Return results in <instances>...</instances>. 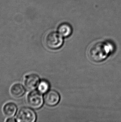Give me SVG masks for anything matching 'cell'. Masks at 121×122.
<instances>
[{
  "label": "cell",
  "instance_id": "obj_1",
  "mask_svg": "<svg viewBox=\"0 0 121 122\" xmlns=\"http://www.w3.org/2000/svg\"><path fill=\"white\" fill-rule=\"evenodd\" d=\"M112 49L111 46L107 43L103 42L94 43L89 48V58L97 63L103 61L108 57Z\"/></svg>",
  "mask_w": 121,
  "mask_h": 122
},
{
  "label": "cell",
  "instance_id": "obj_2",
  "mask_svg": "<svg viewBox=\"0 0 121 122\" xmlns=\"http://www.w3.org/2000/svg\"><path fill=\"white\" fill-rule=\"evenodd\" d=\"M45 41L48 48L51 49H57L62 46L63 39L59 33L52 32L47 36Z\"/></svg>",
  "mask_w": 121,
  "mask_h": 122
},
{
  "label": "cell",
  "instance_id": "obj_3",
  "mask_svg": "<svg viewBox=\"0 0 121 122\" xmlns=\"http://www.w3.org/2000/svg\"><path fill=\"white\" fill-rule=\"evenodd\" d=\"M36 119L35 113L32 109L28 107L22 108L17 116V121L18 122H34Z\"/></svg>",
  "mask_w": 121,
  "mask_h": 122
},
{
  "label": "cell",
  "instance_id": "obj_4",
  "mask_svg": "<svg viewBox=\"0 0 121 122\" xmlns=\"http://www.w3.org/2000/svg\"><path fill=\"white\" fill-rule=\"evenodd\" d=\"M29 106L33 109H39L42 106L43 99L41 93L38 91H33L30 93L27 97Z\"/></svg>",
  "mask_w": 121,
  "mask_h": 122
},
{
  "label": "cell",
  "instance_id": "obj_5",
  "mask_svg": "<svg viewBox=\"0 0 121 122\" xmlns=\"http://www.w3.org/2000/svg\"><path fill=\"white\" fill-rule=\"evenodd\" d=\"M39 83V78L34 74L27 75L24 79V84L27 89L33 90L36 88Z\"/></svg>",
  "mask_w": 121,
  "mask_h": 122
},
{
  "label": "cell",
  "instance_id": "obj_6",
  "mask_svg": "<svg viewBox=\"0 0 121 122\" xmlns=\"http://www.w3.org/2000/svg\"><path fill=\"white\" fill-rule=\"evenodd\" d=\"M60 100L59 93L55 91L48 92L44 96V101L48 106H54L58 103Z\"/></svg>",
  "mask_w": 121,
  "mask_h": 122
},
{
  "label": "cell",
  "instance_id": "obj_7",
  "mask_svg": "<svg viewBox=\"0 0 121 122\" xmlns=\"http://www.w3.org/2000/svg\"><path fill=\"white\" fill-rule=\"evenodd\" d=\"M17 108L16 106L13 103L10 102L5 104L3 107V112L6 117H13L16 113Z\"/></svg>",
  "mask_w": 121,
  "mask_h": 122
},
{
  "label": "cell",
  "instance_id": "obj_8",
  "mask_svg": "<svg viewBox=\"0 0 121 122\" xmlns=\"http://www.w3.org/2000/svg\"><path fill=\"white\" fill-rule=\"evenodd\" d=\"M10 93L14 97L18 98L23 96L25 92V89L20 84H15L12 86Z\"/></svg>",
  "mask_w": 121,
  "mask_h": 122
},
{
  "label": "cell",
  "instance_id": "obj_9",
  "mask_svg": "<svg viewBox=\"0 0 121 122\" xmlns=\"http://www.w3.org/2000/svg\"><path fill=\"white\" fill-rule=\"evenodd\" d=\"M58 32L62 36L67 37L70 36L72 32V28L70 25L66 23H62L58 27Z\"/></svg>",
  "mask_w": 121,
  "mask_h": 122
},
{
  "label": "cell",
  "instance_id": "obj_10",
  "mask_svg": "<svg viewBox=\"0 0 121 122\" xmlns=\"http://www.w3.org/2000/svg\"><path fill=\"white\" fill-rule=\"evenodd\" d=\"M49 88V83L46 81H42L38 85V91L42 93L47 92Z\"/></svg>",
  "mask_w": 121,
  "mask_h": 122
},
{
  "label": "cell",
  "instance_id": "obj_11",
  "mask_svg": "<svg viewBox=\"0 0 121 122\" xmlns=\"http://www.w3.org/2000/svg\"><path fill=\"white\" fill-rule=\"evenodd\" d=\"M7 121H15V120H13V119H10V120H8Z\"/></svg>",
  "mask_w": 121,
  "mask_h": 122
}]
</instances>
